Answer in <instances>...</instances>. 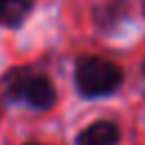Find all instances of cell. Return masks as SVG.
<instances>
[{
    "mask_svg": "<svg viewBox=\"0 0 145 145\" xmlns=\"http://www.w3.org/2000/svg\"><path fill=\"white\" fill-rule=\"evenodd\" d=\"M120 140V129L111 120H97L77 134V145H116Z\"/></svg>",
    "mask_w": 145,
    "mask_h": 145,
    "instance_id": "obj_3",
    "label": "cell"
},
{
    "mask_svg": "<svg viewBox=\"0 0 145 145\" xmlns=\"http://www.w3.org/2000/svg\"><path fill=\"white\" fill-rule=\"evenodd\" d=\"M27 145H41V143H27Z\"/></svg>",
    "mask_w": 145,
    "mask_h": 145,
    "instance_id": "obj_5",
    "label": "cell"
},
{
    "mask_svg": "<svg viewBox=\"0 0 145 145\" xmlns=\"http://www.w3.org/2000/svg\"><path fill=\"white\" fill-rule=\"evenodd\" d=\"M143 75H145V63H143Z\"/></svg>",
    "mask_w": 145,
    "mask_h": 145,
    "instance_id": "obj_6",
    "label": "cell"
},
{
    "mask_svg": "<svg viewBox=\"0 0 145 145\" xmlns=\"http://www.w3.org/2000/svg\"><path fill=\"white\" fill-rule=\"evenodd\" d=\"M29 11V0H0V23L16 25Z\"/></svg>",
    "mask_w": 145,
    "mask_h": 145,
    "instance_id": "obj_4",
    "label": "cell"
},
{
    "mask_svg": "<svg viewBox=\"0 0 145 145\" xmlns=\"http://www.w3.org/2000/svg\"><path fill=\"white\" fill-rule=\"evenodd\" d=\"M75 84L84 97L111 95L122 84V70L118 63L102 57H82L75 66Z\"/></svg>",
    "mask_w": 145,
    "mask_h": 145,
    "instance_id": "obj_1",
    "label": "cell"
},
{
    "mask_svg": "<svg viewBox=\"0 0 145 145\" xmlns=\"http://www.w3.org/2000/svg\"><path fill=\"white\" fill-rule=\"evenodd\" d=\"M5 93L7 97L16 102H25L27 106L39 111L50 109L57 100L54 84L45 75L29 72V70H11L5 77Z\"/></svg>",
    "mask_w": 145,
    "mask_h": 145,
    "instance_id": "obj_2",
    "label": "cell"
}]
</instances>
